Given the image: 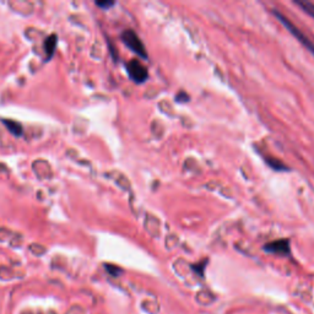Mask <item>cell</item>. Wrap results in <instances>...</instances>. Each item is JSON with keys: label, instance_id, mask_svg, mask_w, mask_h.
<instances>
[{"label": "cell", "instance_id": "obj_1", "mask_svg": "<svg viewBox=\"0 0 314 314\" xmlns=\"http://www.w3.org/2000/svg\"><path fill=\"white\" fill-rule=\"evenodd\" d=\"M273 13H274V15L276 16V19L279 20V21L287 28L288 32H290L291 35L293 36V37L297 38V41H298L299 43H301L302 46L305 48V49L309 50V52L314 55V43L312 42V39H309L308 36H305L304 33L296 26V25H293V22L291 21V20H288L286 16L284 15V14L279 13L277 10H274Z\"/></svg>", "mask_w": 314, "mask_h": 314}, {"label": "cell", "instance_id": "obj_2", "mask_svg": "<svg viewBox=\"0 0 314 314\" xmlns=\"http://www.w3.org/2000/svg\"><path fill=\"white\" fill-rule=\"evenodd\" d=\"M121 41L129 48L130 50L135 53V54L140 56L143 59H148V52H146L145 46L139 38V36L133 30H125L121 33Z\"/></svg>", "mask_w": 314, "mask_h": 314}, {"label": "cell", "instance_id": "obj_3", "mask_svg": "<svg viewBox=\"0 0 314 314\" xmlns=\"http://www.w3.org/2000/svg\"><path fill=\"white\" fill-rule=\"evenodd\" d=\"M127 72H128L129 78L134 81L135 84H143L148 80L149 73L145 65H143L138 59H132L127 63Z\"/></svg>", "mask_w": 314, "mask_h": 314}, {"label": "cell", "instance_id": "obj_4", "mask_svg": "<svg viewBox=\"0 0 314 314\" xmlns=\"http://www.w3.org/2000/svg\"><path fill=\"white\" fill-rule=\"evenodd\" d=\"M264 250L270 254L287 257V256H290V253H291L290 240H288L287 238H281V239L273 240V242H269L264 245Z\"/></svg>", "mask_w": 314, "mask_h": 314}, {"label": "cell", "instance_id": "obj_5", "mask_svg": "<svg viewBox=\"0 0 314 314\" xmlns=\"http://www.w3.org/2000/svg\"><path fill=\"white\" fill-rule=\"evenodd\" d=\"M265 162H267L268 166H270V168H273L274 171H279V172H285L288 171V167L285 165L282 161L277 160L275 157H264Z\"/></svg>", "mask_w": 314, "mask_h": 314}, {"label": "cell", "instance_id": "obj_6", "mask_svg": "<svg viewBox=\"0 0 314 314\" xmlns=\"http://www.w3.org/2000/svg\"><path fill=\"white\" fill-rule=\"evenodd\" d=\"M2 121L5 124V127H7L8 130H9L13 135H15V137H20V135L22 134V125L19 123V121L11 120V119L10 120L3 119Z\"/></svg>", "mask_w": 314, "mask_h": 314}, {"label": "cell", "instance_id": "obj_7", "mask_svg": "<svg viewBox=\"0 0 314 314\" xmlns=\"http://www.w3.org/2000/svg\"><path fill=\"white\" fill-rule=\"evenodd\" d=\"M56 47V36L55 35H50L49 37L46 39L44 42V50L47 53V59L52 58L53 53H54Z\"/></svg>", "mask_w": 314, "mask_h": 314}, {"label": "cell", "instance_id": "obj_8", "mask_svg": "<svg viewBox=\"0 0 314 314\" xmlns=\"http://www.w3.org/2000/svg\"><path fill=\"white\" fill-rule=\"evenodd\" d=\"M296 5H298L304 13H307L308 15H310L314 19V4L309 2H302V0H296L295 2Z\"/></svg>", "mask_w": 314, "mask_h": 314}, {"label": "cell", "instance_id": "obj_9", "mask_svg": "<svg viewBox=\"0 0 314 314\" xmlns=\"http://www.w3.org/2000/svg\"><path fill=\"white\" fill-rule=\"evenodd\" d=\"M206 264H208V260H204L203 263L200 262V263H198V264L192 265V269H193V270L198 274V275L203 276L204 275V269H205Z\"/></svg>", "mask_w": 314, "mask_h": 314}, {"label": "cell", "instance_id": "obj_10", "mask_svg": "<svg viewBox=\"0 0 314 314\" xmlns=\"http://www.w3.org/2000/svg\"><path fill=\"white\" fill-rule=\"evenodd\" d=\"M114 4H115L114 2H108V0H107V2H96V5L102 8V9H104V10L108 9V8H112Z\"/></svg>", "mask_w": 314, "mask_h": 314}, {"label": "cell", "instance_id": "obj_11", "mask_svg": "<svg viewBox=\"0 0 314 314\" xmlns=\"http://www.w3.org/2000/svg\"><path fill=\"white\" fill-rule=\"evenodd\" d=\"M104 267H106V269L107 270L109 271V273L112 274L113 276H117L118 274H120L121 273V270L119 268H117V267H113V265H109V264H106L104 265Z\"/></svg>", "mask_w": 314, "mask_h": 314}, {"label": "cell", "instance_id": "obj_12", "mask_svg": "<svg viewBox=\"0 0 314 314\" xmlns=\"http://www.w3.org/2000/svg\"><path fill=\"white\" fill-rule=\"evenodd\" d=\"M176 101L177 102H188L189 101V96L186 95L185 92H179L178 95L176 96Z\"/></svg>", "mask_w": 314, "mask_h": 314}]
</instances>
